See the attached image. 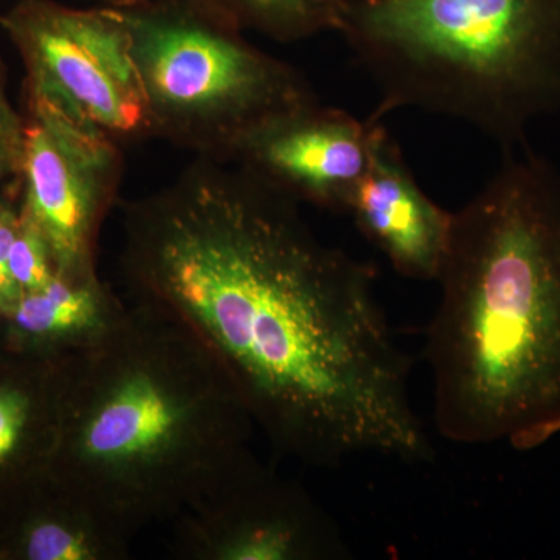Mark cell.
Instances as JSON below:
<instances>
[{"instance_id":"10","label":"cell","mask_w":560,"mask_h":560,"mask_svg":"<svg viewBox=\"0 0 560 560\" xmlns=\"http://www.w3.org/2000/svg\"><path fill=\"white\" fill-rule=\"evenodd\" d=\"M348 213L400 276L436 282L451 243L453 212L420 189L383 124Z\"/></svg>"},{"instance_id":"8","label":"cell","mask_w":560,"mask_h":560,"mask_svg":"<svg viewBox=\"0 0 560 560\" xmlns=\"http://www.w3.org/2000/svg\"><path fill=\"white\" fill-rule=\"evenodd\" d=\"M172 525V552L179 559L350 558L337 522L307 490L259 459Z\"/></svg>"},{"instance_id":"17","label":"cell","mask_w":560,"mask_h":560,"mask_svg":"<svg viewBox=\"0 0 560 560\" xmlns=\"http://www.w3.org/2000/svg\"><path fill=\"white\" fill-rule=\"evenodd\" d=\"M24 124L9 103L0 105V183L21 175Z\"/></svg>"},{"instance_id":"5","label":"cell","mask_w":560,"mask_h":560,"mask_svg":"<svg viewBox=\"0 0 560 560\" xmlns=\"http://www.w3.org/2000/svg\"><path fill=\"white\" fill-rule=\"evenodd\" d=\"M130 35L151 135L230 161L243 139L283 110L316 101L289 62L254 46L206 0H113Z\"/></svg>"},{"instance_id":"3","label":"cell","mask_w":560,"mask_h":560,"mask_svg":"<svg viewBox=\"0 0 560 560\" xmlns=\"http://www.w3.org/2000/svg\"><path fill=\"white\" fill-rule=\"evenodd\" d=\"M57 408L54 481L132 537L257 460L256 423L226 372L189 331L138 304L58 359Z\"/></svg>"},{"instance_id":"4","label":"cell","mask_w":560,"mask_h":560,"mask_svg":"<svg viewBox=\"0 0 560 560\" xmlns=\"http://www.w3.org/2000/svg\"><path fill=\"white\" fill-rule=\"evenodd\" d=\"M340 35L381 94L464 121L504 151L560 110V0H348Z\"/></svg>"},{"instance_id":"9","label":"cell","mask_w":560,"mask_h":560,"mask_svg":"<svg viewBox=\"0 0 560 560\" xmlns=\"http://www.w3.org/2000/svg\"><path fill=\"white\" fill-rule=\"evenodd\" d=\"M381 125L377 117L360 120L316 98L261 124L228 162L291 200L348 213Z\"/></svg>"},{"instance_id":"11","label":"cell","mask_w":560,"mask_h":560,"mask_svg":"<svg viewBox=\"0 0 560 560\" xmlns=\"http://www.w3.org/2000/svg\"><path fill=\"white\" fill-rule=\"evenodd\" d=\"M124 307L98 276L55 275L43 290L22 294L9 316L20 334L51 346L60 359L101 337Z\"/></svg>"},{"instance_id":"1","label":"cell","mask_w":560,"mask_h":560,"mask_svg":"<svg viewBox=\"0 0 560 560\" xmlns=\"http://www.w3.org/2000/svg\"><path fill=\"white\" fill-rule=\"evenodd\" d=\"M132 304L189 331L279 455L433 459L411 404V359L371 265L320 241L300 202L234 162L195 158L121 208Z\"/></svg>"},{"instance_id":"18","label":"cell","mask_w":560,"mask_h":560,"mask_svg":"<svg viewBox=\"0 0 560 560\" xmlns=\"http://www.w3.org/2000/svg\"><path fill=\"white\" fill-rule=\"evenodd\" d=\"M7 98L5 95H3V88H2V77H0V105H5Z\"/></svg>"},{"instance_id":"15","label":"cell","mask_w":560,"mask_h":560,"mask_svg":"<svg viewBox=\"0 0 560 560\" xmlns=\"http://www.w3.org/2000/svg\"><path fill=\"white\" fill-rule=\"evenodd\" d=\"M38 405L31 390L13 383H0V469L21 455L38 418Z\"/></svg>"},{"instance_id":"14","label":"cell","mask_w":560,"mask_h":560,"mask_svg":"<svg viewBox=\"0 0 560 560\" xmlns=\"http://www.w3.org/2000/svg\"><path fill=\"white\" fill-rule=\"evenodd\" d=\"M10 270L22 294L43 290L57 275L46 238L24 212L11 245Z\"/></svg>"},{"instance_id":"2","label":"cell","mask_w":560,"mask_h":560,"mask_svg":"<svg viewBox=\"0 0 560 560\" xmlns=\"http://www.w3.org/2000/svg\"><path fill=\"white\" fill-rule=\"evenodd\" d=\"M427 327L433 419L445 440L539 448L560 434V172L504 151L453 212Z\"/></svg>"},{"instance_id":"12","label":"cell","mask_w":560,"mask_h":560,"mask_svg":"<svg viewBox=\"0 0 560 560\" xmlns=\"http://www.w3.org/2000/svg\"><path fill=\"white\" fill-rule=\"evenodd\" d=\"M55 482V481H54ZM54 508L36 515L21 539L28 560H124L132 536L90 501L55 482Z\"/></svg>"},{"instance_id":"7","label":"cell","mask_w":560,"mask_h":560,"mask_svg":"<svg viewBox=\"0 0 560 560\" xmlns=\"http://www.w3.org/2000/svg\"><path fill=\"white\" fill-rule=\"evenodd\" d=\"M28 110L22 212L46 238L58 276L95 278L98 234L124 179L121 143L35 95Z\"/></svg>"},{"instance_id":"16","label":"cell","mask_w":560,"mask_h":560,"mask_svg":"<svg viewBox=\"0 0 560 560\" xmlns=\"http://www.w3.org/2000/svg\"><path fill=\"white\" fill-rule=\"evenodd\" d=\"M20 226V215L0 206V313L9 315L21 300L22 291L10 270V250Z\"/></svg>"},{"instance_id":"13","label":"cell","mask_w":560,"mask_h":560,"mask_svg":"<svg viewBox=\"0 0 560 560\" xmlns=\"http://www.w3.org/2000/svg\"><path fill=\"white\" fill-rule=\"evenodd\" d=\"M243 32L300 43L340 32L348 0H206Z\"/></svg>"},{"instance_id":"6","label":"cell","mask_w":560,"mask_h":560,"mask_svg":"<svg viewBox=\"0 0 560 560\" xmlns=\"http://www.w3.org/2000/svg\"><path fill=\"white\" fill-rule=\"evenodd\" d=\"M0 24L24 61L28 95L121 145L153 136L130 35L109 5L72 9L22 0Z\"/></svg>"}]
</instances>
